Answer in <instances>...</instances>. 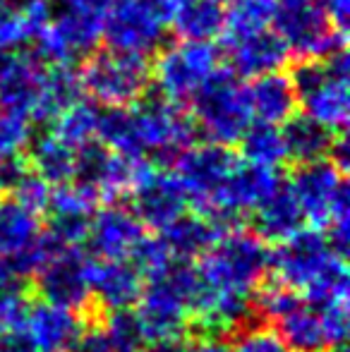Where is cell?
Listing matches in <instances>:
<instances>
[{
	"mask_svg": "<svg viewBox=\"0 0 350 352\" xmlns=\"http://www.w3.org/2000/svg\"><path fill=\"white\" fill-rule=\"evenodd\" d=\"M271 252L257 232L228 228L199 256L192 319L201 333L223 336L243 329L254 311L259 287L269 276Z\"/></svg>",
	"mask_w": 350,
	"mask_h": 352,
	"instance_id": "1",
	"label": "cell"
},
{
	"mask_svg": "<svg viewBox=\"0 0 350 352\" xmlns=\"http://www.w3.org/2000/svg\"><path fill=\"white\" fill-rule=\"evenodd\" d=\"M195 122L166 98H140L127 108H103L98 144L122 156L173 163L195 144Z\"/></svg>",
	"mask_w": 350,
	"mask_h": 352,
	"instance_id": "2",
	"label": "cell"
},
{
	"mask_svg": "<svg viewBox=\"0 0 350 352\" xmlns=\"http://www.w3.org/2000/svg\"><path fill=\"white\" fill-rule=\"evenodd\" d=\"M77 98L82 87L72 67L46 65L36 53L24 51L0 56V111L29 122H51Z\"/></svg>",
	"mask_w": 350,
	"mask_h": 352,
	"instance_id": "3",
	"label": "cell"
},
{
	"mask_svg": "<svg viewBox=\"0 0 350 352\" xmlns=\"http://www.w3.org/2000/svg\"><path fill=\"white\" fill-rule=\"evenodd\" d=\"M271 278L312 305L348 297L346 254L336 252L322 230L300 228L281 240L269 259Z\"/></svg>",
	"mask_w": 350,
	"mask_h": 352,
	"instance_id": "4",
	"label": "cell"
},
{
	"mask_svg": "<svg viewBox=\"0 0 350 352\" xmlns=\"http://www.w3.org/2000/svg\"><path fill=\"white\" fill-rule=\"evenodd\" d=\"M285 185L298 201L303 221L314 230H322L333 250L346 254L350 240V192L346 173L331 158H322L298 166Z\"/></svg>",
	"mask_w": 350,
	"mask_h": 352,
	"instance_id": "5",
	"label": "cell"
},
{
	"mask_svg": "<svg viewBox=\"0 0 350 352\" xmlns=\"http://www.w3.org/2000/svg\"><path fill=\"white\" fill-rule=\"evenodd\" d=\"M197 300L195 261H173L164 271L144 278L135 316L146 343L177 340L192 321Z\"/></svg>",
	"mask_w": 350,
	"mask_h": 352,
	"instance_id": "6",
	"label": "cell"
},
{
	"mask_svg": "<svg viewBox=\"0 0 350 352\" xmlns=\"http://www.w3.org/2000/svg\"><path fill=\"white\" fill-rule=\"evenodd\" d=\"M290 82L298 94V108H303L305 118L319 122L333 135L348 125L350 79L346 51L319 60H303L290 74Z\"/></svg>",
	"mask_w": 350,
	"mask_h": 352,
	"instance_id": "7",
	"label": "cell"
},
{
	"mask_svg": "<svg viewBox=\"0 0 350 352\" xmlns=\"http://www.w3.org/2000/svg\"><path fill=\"white\" fill-rule=\"evenodd\" d=\"M82 94L98 108H127L144 98L151 84V67L146 58L118 51L89 53L77 72Z\"/></svg>",
	"mask_w": 350,
	"mask_h": 352,
	"instance_id": "8",
	"label": "cell"
},
{
	"mask_svg": "<svg viewBox=\"0 0 350 352\" xmlns=\"http://www.w3.org/2000/svg\"><path fill=\"white\" fill-rule=\"evenodd\" d=\"M195 130L214 144H238L243 132L252 125L245 84L230 70H219L192 98Z\"/></svg>",
	"mask_w": 350,
	"mask_h": 352,
	"instance_id": "9",
	"label": "cell"
},
{
	"mask_svg": "<svg viewBox=\"0 0 350 352\" xmlns=\"http://www.w3.org/2000/svg\"><path fill=\"white\" fill-rule=\"evenodd\" d=\"M274 32L290 56L319 60L346 51V29L336 27L319 0H278Z\"/></svg>",
	"mask_w": 350,
	"mask_h": 352,
	"instance_id": "10",
	"label": "cell"
},
{
	"mask_svg": "<svg viewBox=\"0 0 350 352\" xmlns=\"http://www.w3.org/2000/svg\"><path fill=\"white\" fill-rule=\"evenodd\" d=\"M221 70V53L211 41H185L159 48L151 67V79L161 98L182 106L199 94V89Z\"/></svg>",
	"mask_w": 350,
	"mask_h": 352,
	"instance_id": "11",
	"label": "cell"
},
{
	"mask_svg": "<svg viewBox=\"0 0 350 352\" xmlns=\"http://www.w3.org/2000/svg\"><path fill=\"white\" fill-rule=\"evenodd\" d=\"M235 166L238 158L223 144H190L173 161V175L185 192L187 206H195L197 213L211 221L216 197Z\"/></svg>",
	"mask_w": 350,
	"mask_h": 352,
	"instance_id": "12",
	"label": "cell"
},
{
	"mask_svg": "<svg viewBox=\"0 0 350 352\" xmlns=\"http://www.w3.org/2000/svg\"><path fill=\"white\" fill-rule=\"evenodd\" d=\"M168 12L161 0H120L108 14L101 38L111 51L146 58L164 46Z\"/></svg>",
	"mask_w": 350,
	"mask_h": 352,
	"instance_id": "13",
	"label": "cell"
},
{
	"mask_svg": "<svg viewBox=\"0 0 350 352\" xmlns=\"http://www.w3.org/2000/svg\"><path fill=\"white\" fill-rule=\"evenodd\" d=\"M149 166L151 161L122 156L96 142L77 151L72 182L85 187L98 204H111L130 195Z\"/></svg>",
	"mask_w": 350,
	"mask_h": 352,
	"instance_id": "14",
	"label": "cell"
},
{
	"mask_svg": "<svg viewBox=\"0 0 350 352\" xmlns=\"http://www.w3.org/2000/svg\"><path fill=\"white\" fill-rule=\"evenodd\" d=\"M53 250L56 245L43 232L41 216L12 195H0V261H8L24 278H32Z\"/></svg>",
	"mask_w": 350,
	"mask_h": 352,
	"instance_id": "15",
	"label": "cell"
},
{
	"mask_svg": "<svg viewBox=\"0 0 350 352\" xmlns=\"http://www.w3.org/2000/svg\"><path fill=\"white\" fill-rule=\"evenodd\" d=\"M85 331L82 311L39 302L27 307L12 340L27 352H75Z\"/></svg>",
	"mask_w": 350,
	"mask_h": 352,
	"instance_id": "16",
	"label": "cell"
},
{
	"mask_svg": "<svg viewBox=\"0 0 350 352\" xmlns=\"http://www.w3.org/2000/svg\"><path fill=\"white\" fill-rule=\"evenodd\" d=\"M281 187H283V180H281L276 168L238 161V166L233 168V173L226 180L223 190L216 197L211 221L219 223L223 230L235 228V223L240 218L252 213L262 201L269 199L271 195H276Z\"/></svg>",
	"mask_w": 350,
	"mask_h": 352,
	"instance_id": "17",
	"label": "cell"
},
{
	"mask_svg": "<svg viewBox=\"0 0 350 352\" xmlns=\"http://www.w3.org/2000/svg\"><path fill=\"white\" fill-rule=\"evenodd\" d=\"M32 278L43 302L75 311H82L91 302L89 259L80 252V247H56Z\"/></svg>",
	"mask_w": 350,
	"mask_h": 352,
	"instance_id": "18",
	"label": "cell"
},
{
	"mask_svg": "<svg viewBox=\"0 0 350 352\" xmlns=\"http://www.w3.org/2000/svg\"><path fill=\"white\" fill-rule=\"evenodd\" d=\"M146 237L144 223L137 213L120 204H106L94 211L87 230V245L96 259H132Z\"/></svg>",
	"mask_w": 350,
	"mask_h": 352,
	"instance_id": "19",
	"label": "cell"
},
{
	"mask_svg": "<svg viewBox=\"0 0 350 352\" xmlns=\"http://www.w3.org/2000/svg\"><path fill=\"white\" fill-rule=\"evenodd\" d=\"M130 197L132 211L144 223V228H154L159 232L177 221L187 209V197L173 170L156 168L154 163L144 170Z\"/></svg>",
	"mask_w": 350,
	"mask_h": 352,
	"instance_id": "20",
	"label": "cell"
},
{
	"mask_svg": "<svg viewBox=\"0 0 350 352\" xmlns=\"http://www.w3.org/2000/svg\"><path fill=\"white\" fill-rule=\"evenodd\" d=\"M98 201L75 182L53 187L48 201L46 237L56 247H80L87 240V230Z\"/></svg>",
	"mask_w": 350,
	"mask_h": 352,
	"instance_id": "21",
	"label": "cell"
},
{
	"mask_svg": "<svg viewBox=\"0 0 350 352\" xmlns=\"http://www.w3.org/2000/svg\"><path fill=\"white\" fill-rule=\"evenodd\" d=\"M223 53L230 72L245 79L281 72L290 58L288 48L274 29L243 34V36H223Z\"/></svg>",
	"mask_w": 350,
	"mask_h": 352,
	"instance_id": "22",
	"label": "cell"
},
{
	"mask_svg": "<svg viewBox=\"0 0 350 352\" xmlns=\"http://www.w3.org/2000/svg\"><path fill=\"white\" fill-rule=\"evenodd\" d=\"M144 287V276L127 259H89V295L103 311L132 309Z\"/></svg>",
	"mask_w": 350,
	"mask_h": 352,
	"instance_id": "23",
	"label": "cell"
},
{
	"mask_svg": "<svg viewBox=\"0 0 350 352\" xmlns=\"http://www.w3.org/2000/svg\"><path fill=\"white\" fill-rule=\"evenodd\" d=\"M252 122H266V125H285L298 111V94L288 74L269 72L262 77L250 79L245 84Z\"/></svg>",
	"mask_w": 350,
	"mask_h": 352,
	"instance_id": "24",
	"label": "cell"
},
{
	"mask_svg": "<svg viewBox=\"0 0 350 352\" xmlns=\"http://www.w3.org/2000/svg\"><path fill=\"white\" fill-rule=\"evenodd\" d=\"M221 232L223 228L201 213H182L177 221L161 230L159 237L175 261H197L219 240Z\"/></svg>",
	"mask_w": 350,
	"mask_h": 352,
	"instance_id": "25",
	"label": "cell"
},
{
	"mask_svg": "<svg viewBox=\"0 0 350 352\" xmlns=\"http://www.w3.org/2000/svg\"><path fill=\"white\" fill-rule=\"evenodd\" d=\"M226 5L219 0H173L168 29L185 41H214L223 32Z\"/></svg>",
	"mask_w": 350,
	"mask_h": 352,
	"instance_id": "26",
	"label": "cell"
},
{
	"mask_svg": "<svg viewBox=\"0 0 350 352\" xmlns=\"http://www.w3.org/2000/svg\"><path fill=\"white\" fill-rule=\"evenodd\" d=\"M252 221H254V232L264 242H276V245L281 240H285V237H290L293 232H298L305 223L303 213L298 209V201L290 195L285 182L276 195H271L269 199L262 201L252 211Z\"/></svg>",
	"mask_w": 350,
	"mask_h": 352,
	"instance_id": "27",
	"label": "cell"
},
{
	"mask_svg": "<svg viewBox=\"0 0 350 352\" xmlns=\"http://www.w3.org/2000/svg\"><path fill=\"white\" fill-rule=\"evenodd\" d=\"M29 146H32V153H29L27 163L39 177H43L53 187L72 182L77 148H72L70 144H65L53 132H46V135L36 137V140L32 137Z\"/></svg>",
	"mask_w": 350,
	"mask_h": 352,
	"instance_id": "28",
	"label": "cell"
},
{
	"mask_svg": "<svg viewBox=\"0 0 350 352\" xmlns=\"http://www.w3.org/2000/svg\"><path fill=\"white\" fill-rule=\"evenodd\" d=\"M281 130H283L288 161H295L298 166L329 158L333 140H336L333 132L305 116H293L285 125H281Z\"/></svg>",
	"mask_w": 350,
	"mask_h": 352,
	"instance_id": "29",
	"label": "cell"
},
{
	"mask_svg": "<svg viewBox=\"0 0 350 352\" xmlns=\"http://www.w3.org/2000/svg\"><path fill=\"white\" fill-rule=\"evenodd\" d=\"M101 108L94 101L77 98L67 108H63L51 120V132L61 137L72 148H85L98 142V127H101Z\"/></svg>",
	"mask_w": 350,
	"mask_h": 352,
	"instance_id": "30",
	"label": "cell"
},
{
	"mask_svg": "<svg viewBox=\"0 0 350 352\" xmlns=\"http://www.w3.org/2000/svg\"><path fill=\"white\" fill-rule=\"evenodd\" d=\"M240 146H243V158L254 166L276 168L278 170L285 161V142L283 130L278 125H266V122H252L240 137Z\"/></svg>",
	"mask_w": 350,
	"mask_h": 352,
	"instance_id": "31",
	"label": "cell"
},
{
	"mask_svg": "<svg viewBox=\"0 0 350 352\" xmlns=\"http://www.w3.org/2000/svg\"><path fill=\"white\" fill-rule=\"evenodd\" d=\"M278 0H230L223 14V36H243V34L274 29Z\"/></svg>",
	"mask_w": 350,
	"mask_h": 352,
	"instance_id": "32",
	"label": "cell"
},
{
	"mask_svg": "<svg viewBox=\"0 0 350 352\" xmlns=\"http://www.w3.org/2000/svg\"><path fill=\"white\" fill-rule=\"evenodd\" d=\"M27 307V278L12 264L0 261V326L8 338H12L19 329Z\"/></svg>",
	"mask_w": 350,
	"mask_h": 352,
	"instance_id": "33",
	"label": "cell"
},
{
	"mask_svg": "<svg viewBox=\"0 0 350 352\" xmlns=\"http://www.w3.org/2000/svg\"><path fill=\"white\" fill-rule=\"evenodd\" d=\"M98 326L113 352H140L146 345V336L132 309L108 311Z\"/></svg>",
	"mask_w": 350,
	"mask_h": 352,
	"instance_id": "34",
	"label": "cell"
},
{
	"mask_svg": "<svg viewBox=\"0 0 350 352\" xmlns=\"http://www.w3.org/2000/svg\"><path fill=\"white\" fill-rule=\"evenodd\" d=\"M235 333L238 336L230 343L233 352H290L285 340L271 324H245Z\"/></svg>",
	"mask_w": 350,
	"mask_h": 352,
	"instance_id": "35",
	"label": "cell"
},
{
	"mask_svg": "<svg viewBox=\"0 0 350 352\" xmlns=\"http://www.w3.org/2000/svg\"><path fill=\"white\" fill-rule=\"evenodd\" d=\"M34 137L32 122L12 113L0 111V161L10 156H22Z\"/></svg>",
	"mask_w": 350,
	"mask_h": 352,
	"instance_id": "36",
	"label": "cell"
},
{
	"mask_svg": "<svg viewBox=\"0 0 350 352\" xmlns=\"http://www.w3.org/2000/svg\"><path fill=\"white\" fill-rule=\"evenodd\" d=\"M120 0H58V8L63 12L72 14L75 19H80L82 24L91 27L94 32L103 34V24H106L108 14L116 10V5Z\"/></svg>",
	"mask_w": 350,
	"mask_h": 352,
	"instance_id": "37",
	"label": "cell"
},
{
	"mask_svg": "<svg viewBox=\"0 0 350 352\" xmlns=\"http://www.w3.org/2000/svg\"><path fill=\"white\" fill-rule=\"evenodd\" d=\"M51 192H53V185H48V182L43 180V177H39L34 170H29V175L24 177L17 185V190L12 192V197L17 201H22L27 209L43 216L48 209V201H51Z\"/></svg>",
	"mask_w": 350,
	"mask_h": 352,
	"instance_id": "38",
	"label": "cell"
},
{
	"mask_svg": "<svg viewBox=\"0 0 350 352\" xmlns=\"http://www.w3.org/2000/svg\"><path fill=\"white\" fill-rule=\"evenodd\" d=\"M29 163L22 156H10L0 161V195H12L17 185L29 175Z\"/></svg>",
	"mask_w": 350,
	"mask_h": 352,
	"instance_id": "39",
	"label": "cell"
},
{
	"mask_svg": "<svg viewBox=\"0 0 350 352\" xmlns=\"http://www.w3.org/2000/svg\"><path fill=\"white\" fill-rule=\"evenodd\" d=\"M75 352H113L111 345H108L106 336H103L101 326H91L82 333L80 343H77Z\"/></svg>",
	"mask_w": 350,
	"mask_h": 352,
	"instance_id": "40",
	"label": "cell"
},
{
	"mask_svg": "<svg viewBox=\"0 0 350 352\" xmlns=\"http://www.w3.org/2000/svg\"><path fill=\"white\" fill-rule=\"evenodd\" d=\"M182 352H233L230 350V343L223 338V336L216 333H201L197 340H192L190 348Z\"/></svg>",
	"mask_w": 350,
	"mask_h": 352,
	"instance_id": "41",
	"label": "cell"
},
{
	"mask_svg": "<svg viewBox=\"0 0 350 352\" xmlns=\"http://www.w3.org/2000/svg\"><path fill=\"white\" fill-rule=\"evenodd\" d=\"M319 5L327 10V14L331 17V22L336 24V27L346 29L348 12H350V0H319Z\"/></svg>",
	"mask_w": 350,
	"mask_h": 352,
	"instance_id": "42",
	"label": "cell"
},
{
	"mask_svg": "<svg viewBox=\"0 0 350 352\" xmlns=\"http://www.w3.org/2000/svg\"><path fill=\"white\" fill-rule=\"evenodd\" d=\"M0 352H27V350H24L22 345L14 343V340H12V345H8V348H3V345H0Z\"/></svg>",
	"mask_w": 350,
	"mask_h": 352,
	"instance_id": "43",
	"label": "cell"
},
{
	"mask_svg": "<svg viewBox=\"0 0 350 352\" xmlns=\"http://www.w3.org/2000/svg\"><path fill=\"white\" fill-rule=\"evenodd\" d=\"M5 338H8V333H5V329L0 326V345H3V340H5Z\"/></svg>",
	"mask_w": 350,
	"mask_h": 352,
	"instance_id": "44",
	"label": "cell"
},
{
	"mask_svg": "<svg viewBox=\"0 0 350 352\" xmlns=\"http://www.w3.org/2000/svg\"><path fill=\"white\" fill-rule=\"evenodd\" d=\"M219 3H223V5H228V3H230V0H219Z\"/></svg>",
	"mask_w": 350,
	"mask_h": 352,
	"instance_id": "45",
	"label": "cell"
},
{
	"mask_svg": "<svg viewBox=\"0 0 350 352\" xmlns=\"http://www.w3.org/2000/svg\"><path fill=\"white\" fill-rule=\"evenodd\" d=\"M336 352H346V348H343V350H336Z\"/></svg>",
	"mask_w": 350,
	"mask_h": 352,
	"instance_id": "46",
	"label": "cell"
}]
</instances>
